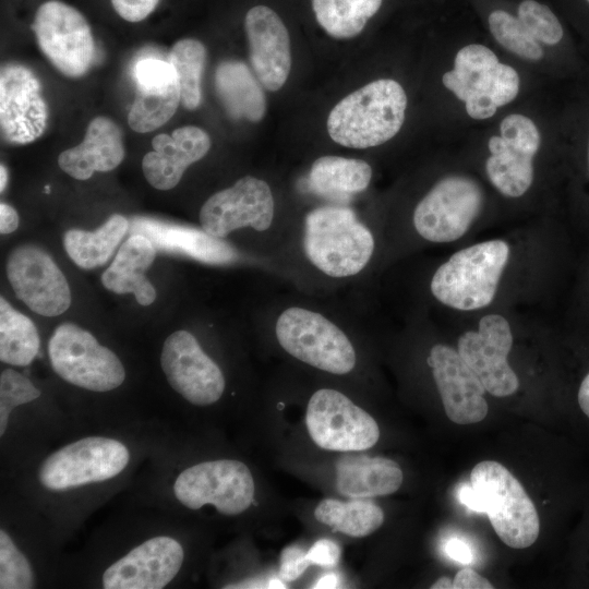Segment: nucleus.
Wrapping results in <instances>:
<instances>
[{"mask_svg":"<svg viewBox=\"0 0 589 589\" xmlns=\"http://www.w3.org/2000/svg\"><path fill=\"white\" fill-rule=\"evenodd\" d=\"M489 27L493 37L515 55L529 59L539 60L543 50L538 40L528 32L518 17L509 13L496 10L489 16Z\"/></svg>","mask_w":589,"mask_h":589,"instance_id":"35","label":"nucleus"},{"mask_svg":"<svg viewBox=\"0 0 589 589\" xmlns=\"http://www.w3.org/2000/svg\"><path fill=\"white\" fill-rule=\"evenodd\" d=\"M308 556L311 564L326 568H334L339 562L340 549L339 545L333 540L321 539L313 543L311 549L308 551Z\"/></svg>","mask_w":589,"mask_h":589,"instance_id":"43","label":"nucleus"},{"mask_svg":"<svg viewBox=\"0 0 589 589\" xmlns=\"http://www.w3.org/2000/svg\"><path fill=\"white\" fill-rule=\"evenodd\" d=\"M7 276L16 297L32 311L57 316L71 305L64 274L51 256L34 244H22L10 253Z\"/></svg>","mask_w":589,"mask_h":589,"instance_id":"14","label":"nucleus"},{"mask_svg":"<svg viewBox=\"0 0 589 589\" xmlns=\"http://www.w3.org/2000/svg\"><path fill=\"white\" fill-rule=\"evenodd\" d=\"M20 217L17 212L7 203L0 204V232L9 235L19 227Z\"/></svg>","mask_w":589,"mask_h":589,"instance_id":"46","label":"nucleus"},{"mask_svg":"<svg viewBox=\"0 0 589 589\" xmlns=\"http://www.w3.org/2000/svg\"><path fill=\"white\" fill-rule=\"evenodd\" d=\"M48 356L62 380L87 390L109 392L125 380L118 356L73 323L60 324L55 329L48 342Z\"/></svg>","mask_w":589,"mask_h":589,"instance_id":"7","label":"nucleus"},{"mask_svg":"<svg viewBox=\"0 0 589 589\" xmlns=\"http://www.w3.org/2000/svg\"><path fill=\"white\" fill-rule=\"evenodd\" d=\"M199 220L206 233L225 241L231 233L250 230L259 239L262 255L275 273L276 262L292 232V228L278 219L269 183L254 176H244L231 187L212 194L202 205Z\"/></svg>","mask_w":589,"mask_h":589,"instance_id":"3","label":"nucleus"},{"mask_svg":"<svg viewBox=\"0 0 589 589\" xmlns=\"http://www.w3.org/2000/svg\"><path fill=\"white\" fill-rule=\"evenodd\" d=\"M183 560L184 551L178 540L157 536L109 565L101 585L106 589H161L177 576Z\"/></svg>","mask_w":589,"mask_h":589,"instance_id":"17","label":"nucleus"},{"mask_svg":"<svg viewBox=\"0 0 589 589\" xmlns=\"http://www.w3.org/2000/svg\"><path fill=\"white\" fill-rule=\"evenodd\" d=\"M501 136L526 146L534 152L540 147V133L531 119L514 113L505 117L500 124Z\"/></svg>","mask_w":589,"mask_h":589,"instance_id":"39","label":"nucleus"},{"mask_svg":"<svg viewBox=\"0 0 589 589\" xmlns=\"http://www.w3.org/2000/svg\"><path fill=\"white\" fill-rule=\"evenodd\" d=\"M135 96L128 115L130 128L147 133L164 125L181 101L175 68L157 58H144L134 67Z\"/></svg>","mask_w":589,"mask_h":589,"instance_id":"19","label":"nucleus"},{"mask_svg":"<svg viewBox=\"0 0 589 589\" xmlns=\"http://www.w3.org/2000/svg\"><path fill=\"white\" fill-rule=\"evenodd\" d=\"M267 588H286V585L281 580V578H273L268 581Z\"/></svg>","mask_w":589,"mask_h":589,"instance_id":"52","label":"nucleus"},{"mask_svg":"<svg viewBox=\"0 0 589 589\" xmlns=\"http://www.w3.org/2000/svg\"><path fill=\"white\" fill-rule=\"evenodd\" d=\"M460 502L466 505L469 509L482 513L481 503L471 488V485H464L459 491Z\"/></svg>","mask_w":589,"mask_h":589,"instance_id":"47","label":"nucleus"},{"mask_svg":"<svg viewBox=\"0 0 589 589\" xmlns=\"http://www.w3.org/2000/svg\"><path fill=\"white\" fill-rule=\"evenodd\" d=\"M351 322L340 312L306 298L280 299L266 309V325L287 356L336 376L349 375L357 369Z\"/></svg>","mask_w":589,"mask_h":589,"instance_id":"2","label":"nucleus"},{"mask_svg":"<svg viewBox=\"0 0 589 589\" xmlns=\"http://www.w3.org/2000/svg\"><path fill=\"white\" fill-rule=\"evenodd\" d=\"M159 0H111L116 12L128 22H140L147 17Z\"/></svg>","mask_w":589,"mask_h":589,"instance_id":"42","label":"nucleus"},{"mask_svg":"<svg viewBox=\"0 0 589 589\" xmlns=\"http://www.w3.org/2000/svg\"><path fill=\"white\" fill-rule=\"evenodd\" d=\"M32 28L39 49L62 74L79 77L87 72L95 44L80 11L59 0L46 1L38 8Z\"/></svg>","mask_w":589,"mask_h":589,"instance_id":"12","label":"nucleus"},{"mask_svg":"<svg viewBox=\"0 0 589 589\" xmlns=\"http://www.w3.org/2000/svg\"><path fill=\"white\" fill-rule=\"evenodd\" d=\"M491 156L486 159V175L493 185L504 195L521 196L533 180L532 151L509 142L501 135L489 140Z\"/></svg>","mask_w":589,"mask_h":589,"instance_id":"29","label":"nucleus"},{"mask_svg":"<svg viewBox=\"0 0 589 589\" xmlns=\"http://www.w3.org/2000/svg\"><path fill=\"white\" fill-rule=\"evenodd\" d=\"M372 179L371 166L358 158L326 155L313 161L303 181V192L324 202L350 204Z\"/></svg>","mask_w":589,"mask_h":589,"instance_id":"25","label":"nucleus"},{"mask_svg":"<svg viewBox=\"0 0 589 589\" xmlns=\"http://www.w3.org/2000/svg\"><path fill=\"white\" fill-rule=\"evenodd\" d=\"M40 396V390L32 381L13 369H4L0 375V435L8 428L11 411Z\"/></svg>","mask_w":589,"mask_h":589,"instance_id":"37","label":"nucleus"},{"mask_svg":"<svg viewBox=\"0 0 589 589\" xmlns=\"http://www.w3.org/2000/svg\"><path fill=\"white\" fill-rule=\"evenodd\" d=\"M8 179V172L3 165L0 166V191L3 192Z\"/></svg>","mask_w":589,"mask_h":589,"instance_id":"51","label":"nucleus"},{"mask_svg":"<svg viewBox=\"0 0 589 589\" xmlns=\"http://www.w3.org/2000/svg\"><path fill=\"white\" fill-rule=\"evenodd\" d=\"M454 589H493L494 586L470 567L458 570L453 579Z\"/></svg>","mask_w":589,"mask_h":589,"instance_id":"44","label":"nucleus"},{"mask_svg":"<svg viewBox=\"0 0 589 589\" xmlns=\"http://www.w3.org/2000/svg\"><path fill=\"white\" fill-rule=\"evenodd\" d=\"M132 233L146 236L157 249L185 254L205 263L227 264L240 257L229 242L214 238L203 229L135 218L132 220Z\"/></svg>","mask_w":589,"mask_h":589,"instance_id":"24","label":"nucleus"},{"mask_svg":"<svg viewBox=\"0 0 589 589\" xmlns=\"http://www.w3.org/2000/svg\"><path fill=\"white\" fill-rule=\"evenodd\" d=\"M262 84L248 65L226 60L215 72V88L228 115L237 120L259 122L266 111Z\"/></svg>","mask_w":589,"mask_h":589,"instance_id":"28","label":"nucleus"},{"mask_svg":"<svg viewBox=\"0 0 589 589\" xmlns=\"http://www.w3.org/2000/svg\"><path fill=\"white\" fill-rule=\"evenodd\" d=\"M153 151L142 160L144 177L157 190H170L184 171L202 159L211 148L208 134L194 125H185L171 134H158L152 141Z\"/></svg>","mask_w":589,"mask_h":589,"instance_id":"21","label":"nucleus"},{"mask_svg":"<svg viewBox=\"0 0 589 589\" xmlns=\"http://www.w3.org/2000/svg\"><path fill=\"white\" fill-rule=\"evenodd\" d=\"M382 0H312L317 23L335 38H351L362 32Z\"/></svg>","mask_w":589,"mask_h":589,"instance_id":"33","label":"nucleus"},{"mask_svg":"<svg viewBox=\"0 0 589 589\" xmlns=\"http://www.w3.org/2000/svg\"><path fill=\"white\" fill-rule=\"evenodd\" d=\"M407 107L401 85L389 79L373 81L341 99L329 112L330 139L346 147L381 145L400 130Z\"/></svg>","mask_w":589,"mask_h":589,"instance_id":"4","label":"nucleus"},{"mask_svg":"<svg viewBox=\"0 0 589 589\" xmlns=\"http://www.w3.org/2000/svg\"><path fill=\"white\" fill-rule=\"evenodd\" d=\"M124 158L122 134L119 127L107 117L94 118L83 141L58 157L59 167L77 180H87L94 172L117 168Z\"/></svg>","mask_w":589,"mask_h":589,"instance_id":"23","label":"nucleus"},{"mask_svg":"<svg viewBox=\"0 0 589 589\" xmlns=\"http://www.w3.org/2000/svg\"><path fill=\"white\" fill-rule=\"evenodd\" d=\"M513 345L508 322L498 314H489L479 322L478 332L459 337L458 353L476 373L485 390L496 397L513 395L519 386L507 362Z\"/></svg>","mask_w":589,"mask_h":589,"instance_id":"15","label":"nucleus"},{"mask_svg":"<svg viewBox=\"0 0 589 589\" xmlns=\"http://www.w3.org/2000/svg\"><path fill=\"white\" fill-rule=\"evenodd\" d=\"M250 61L261 84L271 92L287 81L291 68L290 38L278 14L266 5H255L245 15Z\"/></svg>","mask_w":589,"mask_h":589,"instance_id":"20","label":"nucleus"},{"mask_svg":"<svg viewBox=\"0 0 589 589\" xmlns=\"http://www.w3.org/2000/svg\"><path fill=\"white\" fill-rule=\"evenodd\" d=\"M48 109L40 83L25 65L9 63L0 73V125L3 137L14 144L38 139L47 127Z\"/></svg>","mask_w":589,"mask_h":589,"instance_id":"16","label":"nucleus"},{"mask_svg":"<svg viewBox=\"0 0 589 589\" xmlns=\"http://www.w3.org/2000/svg\"><path fill=\"white\" fill-rule=\"evenodd\" d=\"M375 248L373 231L350 204L324 202L294 224L277 274L301 291L345 286L365 272Z\"/></svg>","mask_w":589,"mask_h":589,"instance_id":"1","label":"nucleus"},{"mask_svg":"<svg viewBox=\"0 0 589 589\" xmlns=\"http://www.w3.org/2000/svg\"><path fill=\"white\" fill-rule=\"evenodd\" d=\"M503 240H490L454 253L434 273L430 288L444 305L470 311L489 305L508 260Z\"/></svg>","mask_w":589,"mask_h":589,"instance_id":"5","label":"nucleus"},{"mask_svg":"<svg viewBox=\"0 0 589 589\" xmlns=\"http://www.w3.org/2000/svg\"><path fill=\"white\" fill-rule=\"evenodd\" d=\"M445 553L452 558L462 564L472 562V552L469 544L459 539H450L445 543Z\"/></svg>","mask_w":589,"mask_h":589,"instance_id":"45","label":"nucleus"},{"mask_svg":"<svg viewBox=\"0 0 589 589\" xmlns=\"http://www.w3.org/2000/svg\"><path fill=\"white\" fill-rule=\"evenodd\" d=\"M448 419L457 424H472L488 414L483 384L449 346L434 345L426 359Z\"/></svg>","mask_w":589,"mask_h":589,"instance_id":"18","label":"nucleus"},{"mask_svg":"<svg viewBox=\"0 0 589 589\" xmlns=\"http://www.w3.org/2000/svg\"><path fill=\"white\" fill-rule=\"evenodd\" d=\"M431 589H454L453 579L447 576H442L435 580L431 586Z\"/></svg>","mask_w":589,"mask_h":589,"instance_id":"50","label":"nucleus"},{"mask_svg":"<svg viewBox=\"0 0 589 589\" xmlns=\"http://www.w3.org/2000/svg\"><path fill=\"white\" fill-rule=\"evenodd\" d=\"M340 587V579L337 574H326L321 577L312 588L333 589Z\"/></svg>","mask_w":589,"mask_h":589,"instance_id":"49","label":"nucleus"},{"mask_svg":"<svg viewBox=\"0 0 589 589\" xmlns=\"http://www.w3.org/2000/svg\"><path fill=\"white\" fill-rule=\"evenodd\" d=\"M39 335L33 321L0 298V360L14 366L32 363L39 351Z\"/></svg>","mask_w":589,"mask_h":589,"instance_id":"32","label":"nucleus"},{"mask_svg":"<svg viewBox=\"0 0 589 589\" xmlns=\"http://www.w3.org/2000/svg\"><path fill=\"white\" fill-rule=\"evenodd\" d=\"M160 364L171 388L192 405L211 406L224 395L226 380L220 366L189 330L179 329L166 338Z\"/></svg>","mask_w":589,"mask_h":589,"instance_id":"13","label":"nucleus"},{"mask_svg":"<svg viewBox=\"0 0 589 589\" xmlns=\"http://www.w3.org/2000/svg\"><path fill=\"white\" fill-rule=\"evenodd\" d=\"M589 1V0H588Z\"/></svg>","mask_w":589,"mask_h":589,"instance_id":"53","label":"nucleus"},{"mask_svg":"<svg viewBox=\"0 0 589 589\" xmlns=\"http://www.w3.org/2000/svg\"><path fill=\"white\" fill-rule=\"evenodd\" d=\"M128 229L127 218L115 214L94 231L68 230L63 237V248L79 267L93 269L111 257Z\"/></svg>","mask_w":589,"mask_h":589,"instance_id":"30","label":"nucleus"},{"mask_svg":"<svg viewBox=\"0 0 589 589\" xmlns=\"http://www.w3.org/2000/svg\"><path fill=\"white\" fill-rule=\"evenodd\" d=\"M130 460L128 447L118 440L87 436L49 455L37 472L39 484L51 492H63L120 474Z\"/></svg>","mask_w":589,"mask_h":589,"instance_id":"8","label":"nucleus"},{"mask_svg":"<svg viewBox=\"0 0 589 589\" xmlns=\"http://www.w3.org/2000/svg\"><path fill=\"white\" fill-rule=\"evenodd\" d=\"M498 63L491 49L472 44L457 52L454 69L443 75L444 86L466 103L467 113L473 119H488L497 109L491 86Z\"/></svg>","mask_w":589,"mask_h":589,"instance_id":"22","label":"nucleus"},{"mask_svg":"<svg viewBox=\"0 0 589 589\" xmlns=\"http://www.w3.org/2000/svg\"><path fill=\"white\" fill-rule=\"evenodd\" d=\"M34 587V573L28 558L4 530H0V588L29 589Z\"/></svg>","mask_w":589,"mask_h":589,"instance_id":"36","label":"nucleus"},{"mask_svg":"<svg viewBox=\"0 0 589 589\" xmlns=\"http://www.w3.org/2000/svg\"><path fill=\"white\" fill-rule=\"evenodd\" d=\"M519 91V76L509 65L498 63L494 80L491 86V98L498 108L504 106L517 96Z\"/></svg>","mask_w":589,"mask_h":589,"instance_id":"40","label":"nucleus"},{"mask_svg":"<svg viewBox=\"0 0 589 589\" xmlns=\"http://www.w3.org/2000/svg\"><path fill=\"white\" fill-rule=\"evenodd\" d=\"M311 565L308 552L296 545L283 550L279 558V577L285 581L298 579Z\"/></svg>","mask_w":589,"mask_h":589,"instance_id":"41","label":"nucleus"},{"mask_svg":"<svg viewBox=\"0 0 589 589\" xmlns=\"http://www.w3.org/2000/svg\"><path fill=\"white\" fill-rule=\"evenodd\" d=\"M578 404L584 413L589 418V373L580 384L578 390Z\"/></svg>","mask_w":589,"mask_h":589,"instance_id":"48","label":"nucleus"},{"mask_svg":"<svg viewBox=\"0 0 589 589\" xmlns=\"http://www.w3.org/2000/svg\"><path fill=\"white\" fill-rule=\"evenodd\" d=\"M155 256L156 248L153 242L142 233H133L103 273L104 287L116 293H133L141 305L152 304L156 299V290L146 278L145 272Z\"/></svg>","mask_w":589,"mask_h":589,"instance_id":"26","label":"nucleus"},{"mask_svg":"<svg viewBox=\"0 0 589 589\" xmlns=\"http://www.w3.org/2000/svg\"><path fill=\"white\" fill-rule=\"evenodd\" d=\"M206 60V49L197 39L178 40L170 49L168 62L175 68L181 103L185 109L194 110L201 103V79Z\"/></svg>","mask_w":589,"mask_h":589,"instance_id":"34","label":"nucleus"},{"mask_svg":"<svg viewBox=\"0 0 589 589\" xmlns=\"http://www.w3.org/2000/svg\"><path fill=\"white\" fill-rule=\"evenodd\" d=\"M305 425L313 443L330 452H362L380 438L374 418L333 387H321L310 396Z\"/></svg>","mask_w":589,"mask_h":589,"instance_id":"9","label":"nucleus"},{"mask_svg":"<svg viewBox=\"0 0 589 589\" xmlns=\"http://www.w3.org/2000/svg\"><path fill=\"white\" fill-rule=\"evenodd\" d=\"M315 519L335 532L363 538L375 532L384 522L383 509L365 498L342 502L327 497L314 509Z\"/></svg>","mask_w":589,"mask_h":589,"instance_id":"31","label":"nucleus"},{"mask_svg":"<svg viewBox=\"0 0 589 589\" xmlns=\"http://www.w3.org/2000/svg\"><path fill=\"white\" fill-rule=\"evenodd\" d=\"M470 485L498 538L513 549L532 545L539 537L537 508L521 483L502 464L478 462Z\"/></svg>","mask_w":589,"mask_h":589,"instance_id":"6","label":"nucleus"},{"mask_svg":"<svg viewBox=\"0 0 589 589\" xmlns=\"http://www.w3.org/2000/svg\"><path fill=\"white\" fill-rule=\"evenodd\" d=\"M482 202L481 188L472 179L462 176L443 178L416 205L413 228L430 242L455 241L478 217Z\"/></svg>","mask_w":589,"mask_h":589,"instance_id":"11","label":"nucleus"},{"mask_svg":"<svg viewBox=\"0 0 589 589\" xmlns=\"http://www.w3.org/2000/svg\"><path fill=\"white\" fill-rule=\"evenodd\" d=\"M173 494L189 509L211 504L218 513L235 516L252 505L255 483L251 470L240 460H207L181 471Z\"/></svg>","mask_w":589,"mask_h":589,"instance_id":"10","label":"nucleus"},{"mask_svg":"<svg viewBox=\"0 0 589 589\" xmlns=\"http://www.w3.org/2000/svg\"><path fill=\"white\" fill-rule=\"evenodd\" d=\"M518 19L538 41L555 45L563 37V27L554 13L534 0L519 4Z\"/></svg>","mask_w":589,"mask_h":589,"instance_id":"38","label":"nucleus"},{"mask_svg":"<svg viewBox=\"0 0 589 589\" xmlns=\"http://www.w3.org/2000/svg\"><path fill=\"white\" fill-rule=\"evenodd\" d=\"M402 480L400 466L382 456H349L336 466L337 491L351 500L393 494Z\"/></svg>","mask_w":589,"mask_h":589,"instance_id":"27","label":"nucleus"}]
</instances>
